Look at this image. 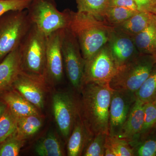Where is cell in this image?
<instances>
[{
  "instance_id": "obj_1",
  "label": "cell",
  "mask_w": 156,
  "mask_h": 156,
  "mask_svg": "<svg viewBox=\"0 0 156 156\" xmlns=\"http://www.w3.org/2000/svg\"><path fill=\"white\" fill-rule=\"evenodd\" d=\"M113 89L108 84H83L80 91V116L92 136L109 134V118Z\"/></svg>"
},
{
  "instance_id": "obj_2",
  "label": "cell",
  "mask_w": 156,
  "mask_h": 156,
  "mask_svg": "<svg viewBox=\"0 0 156 156\" xmlns=\"http://www.w3.org/2000/svg\"><path fill=\"white\" fill-rule=\"evenodd\" d=\"M69 16L68 28L77 40L83 57L87 60L108 44L113 27L89 13L69 10Z\"/></svg>"
},
{
  "instance_id": "obj_3",
  "label": "cell",
  "mask_w": 156,
  "mask_h": 156,
  "mask_svg": "<svg viewBox=\"0 0 156 156\" xmlns=\"http://www.w3.org/2000/svg\"><path fill=\"white\" fill-rule=\"evenodd\" d=\"M156 63V56L140 53L131 61L118 68L109 83L113 90L135 93L141 87Z\"/></svg>"
},
{
  "instance_id": "obj_4",
  "label": "cell",
  "mask_w": 156,
  "mask_h": 156,
  "mask_svg": "<svg viewBox=\"0 0 156 156\" xmlns=\"http://www.w3.org/2000/svg\"><path fill=\"white\" fill-rule=\"evenodd\" d=\"M47 40L33 24L19 47L23 72L45 79Z\"/></svg>"
},
{
  "instance_id": "obj_5",
  "label": "cell",
  "mask_w": 156,
  "mask_h": 156,
  "mask_svg": "<svg viewBox=\"0 0 156 156\" xmlns=\"http://www.w3.org/2000/svg\"><path fill=\"white\" fill-rule=\"evenodd\" d=\"M32 25L27 10L9 11L0 17V62L19 47Z\"/></svg>"
},
{
  "instance_id": "obj_6",
  "label": "cell",
  "mask_w": 156,
  "mask_h": 156,
  "mask_svg": "<svg viewBox=\"0 0 156 156\" xmlns=\"http://www.w3.org/2000/svg\"><path fill=\"white\" fill-rule=\"evenodd\" d=\"M27 10L32 24L47 37L56 31L68 27L69 9L58 11L54 0H32Z\"/></svg>"
},
{
  "instance_id": "obj_7",
  "label": "cell",
  "mask_w": 156,
  "mask_h": 156,
  "mask_svg": "<svg viewBox=\"0 0 156 156\" xmlns=\"http://www.w3.org/2000/svg\"><path fill=\"white\" fill-rule=\"evenodd\" d=\"M62 50L68 79L73 88L80 92L83 86L85 60L77 40L68 28L63 30Z\"/></svg>"
},
{
  "instance_id": "obj_8",
  "label": "cell",
  "mask_w": 156,
  "mask_h": 156,
  "mask_svg": "<svg viewBox=\"0 0 156 156\" xmlns=\"http://www.w3.org/2000/svg\"><path fill=\"white\" fill-rule=\"evenodd\" d=\"M52 109L60 133L66 139L69 138L80 115V101L69 92H56L52 98Z\"/></svg>"
},
{
  "instance_id": "obj_9",
  "label": "cell",
  "mask_w": 156,
  "mask_h": 156,
  "mask_svg": "<svg viewBox=\"0 0 156 156\" xmlns=\"http://www.w3.org/2000/svg\"><path fill=\"white\" fill-rule=\"evenodd\" d=\"M118 69L107 44L91 58L85 60L83 84H109Z\"/></svg>"
},
{
  "instance_id": "obj_10",
  "label": "cell",
  "mask_w": 156,
  "mask_h": 156,
  "mask_svg": "<svg viewBox=\"0 0 156 156\" xmlns=\"http://www.w3.org/2000/svg\"><path fill=\"white\" fill-rule=\"evenodd\" d=\"M136 100L135 93L113 90L109 109V136H117L120 134Z\"/></svg>"
},
{
  "instance_id": "obj_11",
  "label": "cell",
  "mask_w": 156,
  "mask_h": 156,
  "mask_svg": "<svg viewBox=\"0 0 156 156\" xmlns=\"http://www.w3.org/2000/svg\"><path fill=\"white\" fill-rule=\"evenodd\" d=\"M64 29L56 31L48 36L45 75L47 82L57 83L63 77L64 68L62 43Z\"/></svg>"
},
{
  "instance_id": "obj_12",
  "label": "cell",
  "mask_w": 156,
  "mask_h": 156,
  "mask_svg": "<svg viewBox=\"0 0 156 156\" xmlns=\"http://www.w3.org/2000/svg\"><path fill=\"white\" fill-rule=\"evenodd\" d=\"M108 44L118 68L131 61L140 53L134 37L115 30L113 27Z\"/></svg>"
},
{
  "instance_id": "obj_13",
  "label": "cell",
  "mask_w": 156,
  "mask_h": 156,
  "mask_svg": "<svg viewBox=\"0 0 156 156\" xmlns=\"http://www.w3.org/2000/svg\"><path fill=\"white\" fill-rule=\"evenodd\" d=\"M47 81L44 78L30 75L23 71L13 88L38 109L44 108V93L43 88Z\"/></svg>"
},
{
  "instance_id": "obj_14",
  "label": "cell",
  "mask_w": 156,
  "mask_h": 156,
  "mask_svg": "<svg viewBox=\"0 0 156 156\" xmlns=\"http://www.w3.org/2000/svg\"><path fill=\"white\" fill-rule=\"evenodd\" d=\"M145 103L136 99L118 137L126 139L134 148L140 142L144 119Z\"/></svg>"
},
{
  "instance_id": "obj_15",
  "label": "cell",
  "mask_w": 156,
  "mask_h": 156,
  "mask_svg": "<svg viewBox=\"0 0 156 156\" xmlns=\"http://www.w3.org/2000/svg\"><path fill=\"white\" fill-rule=\"evenodd\" d=\"M22 72V62L18 47L0 62V95L13 89L15 81Z\"/></svg>"
},
{
  "instance_id": "obj_16",
  "label": "cell",
  "mask_w": 156,
  "mask_h": 156,
  "mask_svg": "<svg viewBox=\"0 0 156 156\" xmlns=\"http://www.w3.org/2000/svg\"><path fill=\"white\" fill-rule=\"evenodd\" d=\"M10 110L17 118L29 115H41L38 109L13 89L0 95Z\"/></svg>"
},
{
  "instance_id": "obj_17",
  "label": "cell",
  "mask_w": 156,
  "mask_h": 156,
  "mask_svg": "<svg viewBox=\"0 0 156 156\" xmlns=\"http://www.w3.org/2000/svg\"><path fill=\"white\" fill-rule=\"evenodd\" d=\"M93 136L89 134L80 115L69 137L67 147L68 155L82 156L87 143Z\"/></svg>"
},
{
  "instance_id": "obj_18",
  "label": "cell",
  "mask_w": 156,
  "mask_h": 156,
  "mask_svg": "<svg viewBox=\"0 0 156 156\" xmlns=\"http://www.w3.org/2000/svg\"><path fill=\"white\" fill-rule=\"evenodd\" d=\"M154 16L151 12L139 11L125 22L112 27L115 30L134 37L149 25Z\"/></svg>"
},
{
  "instance_id": "obj_19",
  "label": "cell",
  "mask_w": 156,
  "mask_h": 156,
  "mask_svg": "<svg viewBox=\"0 0 156 156\" xmlns=\"http://www.w3.org/2000/svg\"><path fill=\"white\" fill-rule=\"evenodd\" d=\"M133 37L140 53L156 56V15L146 28Z\"/></svg>"
},
{
  "instance_id": "obj_20",
  "label": "cell",
  "mask_w": 156,
  "mask_h": 156,
  "mask_svg": "<svg viewBox=\"0 0 156 156\" xmlns=\"http://www.w3.org/2000/svg\"><path fill=\"white\" fill-rule=\"evenodd\" d=\"M35 152L40 156H62L64 155L60 141L53 132L39 141L36 145Z\"/></svg>"
},
{
  "instance_id": "obj_21",
  "label": "cell",
  "mask_w": 156,
  "mask_h": 156,
  "mask_svg": "<svg viewBox=\"0 0 156 156\" xmlns=\"http://www.w3.org/2000/svg\"><path fill=\"white\" fill-rule=\"evenodd\" d=\"M41 115H29L17 118L16 133L26 140L36 134L43 126Z\"/></svg>"
},
{
  "instance_id": "obj_22",
  "label": "cell",
  "mask_w": 156,
  "mask_h": 156,
  "mask_svg": "<svg viewBox=\"0 0 156 156\" xmlns=\"http://www.w3.org/2000/svg\"><path fill=\"white\" fill-rule=\"evenodd\" d=\"M105 156H133L134 149L126 139L107 135L105 147Z\"/></svg>"
},
{
  "instance_id": "obj_23",
  "label": "cell",
  "mask_w": 156,
  "mask_h": 156,
  "mask_svg": "<svg viewBox=\"0 0 156 156\" xmlns=\"http://www.w3.org/2000/svg\"><path fill=\"white\" fill-rule=\"evenodd\" d=\"M136 99L144 102L156 100V63L147 80L135 93Z\"/></svg>"
},
{
  "instance_id": "obj_24",
  "label": "cell",
  "mask_w": 156,
  "mask_h": 156,
  "mask_svg": "<svg viewBox=\"0 0 156 156\" xmlns=\"http://www.w3.org/2000/svg\"><path fill=\"white\" fill-rule=\"evenodd\" d=\"M138 11L122 7H108L101 19L109 25L114 27L125 22Z\"/></svg>"
},
{
  "instance_id": "obj_25",
  "label": "cell",
  "mask_w": 156,
  "mask_h": 156,
  "mask_svg": "<svg viewBox=\"0 0 156 156\" xmlns=\"http://www.w3.org/2000/svg\"><path fill=\"white\" fill-rule=\"evenodd\" d=\"M79 12L89 13L102 19L108 7L109 0H76Z\"/></svg>"
},
{
  "instance_id": "obj_26",
  "label": "cell",
  "mask_w": 156,
  "mask_h": 156,
  "mask_svg": "<svg viewBox=\"0 0 156 156\" xmlns=\"http://www.w3.org/2000/svg\"><path fill=\"white\" fill-rule=\"evenodd\" d=\"M156 124V104L155 100L147 102L144 105V119L140 142L149 136L153 131Z\"/></svg>"
},
{
  "instance_id": "obj_27",
  "label": "cell",
  "mask_w": 156,
  "mask_h": 156,
  "mask_svg": "<svg viewBox=\"0 0 156 156\" xmlns=\"http://www.w3.org/2000/svg\"><path fill=\"white\" fill-rule=\"evenodd\" d=\"M17 123V117L8 107L0 119V144L16 131Z\"/></svg>"
},
{
  "instance_id": "obj_28",
  "label": "cell",
  "mask_w": 156,
  "mask_h": 156,
  "mask_svg": "<svg viewBox=\"0 0 156 156\" xmlns=\"http://www.w3.org/2000/svg\"><path fill=\"white\" fill-rule=\"evenodd\" d=\"M25 140L15 132L0 144V156H17L23 146Z\"/></svg>"
},
{
  "instance_id": "obj_29",
  "label": "cell",
  "mask_w": 156,
  "mask_h": 156,
  "mask_svg": "<svg viewBox=\"0 0 156 156\" xmlns=\"http://www.w3.org/2000/svg\"><path fill=\"white\" fill-rule=\"evenodd\" d=\"M107 135L100 133L92 136L87 143L82 155L105 156V147Z\"/></svg>"
},
{
  "instance_id": "obj_30",
  "label": "cell",
  "mask_w": 156,
  "mask_h": 156,
  "mask_svg": "<svg viewBox=\"0 0 156 156\" xmlns=\"http://www.w3.org/2000/svg\"><path fill=\"white\" fill-rule=\"evenodd\" d=\"M133 149L135 156H156V133L151 134L147 138L138 143Z\"/></svg>"
},
{
  "instance_id": "obj_31",
  "label": "cell",
  "mask_w": 156,
  "mask_h": 156,
  "mask_svg": "<svg viewBox=\"0 0 156 156\" xmlns=\"http://www.w3.org/2000/svg\"><path fill=\"white\" fill-rule=\"evenodd\" d=\"M32 0H0V17L11 11L27 10Z\"/></svg>"
},
{
  "instance_id": "obj_32",
  "label": "cell",
  "mask_w": 156,
  "mask_h": 156,
  "mask_svg": "<svg viewBox=\"0 0 156 156\" xmlns=\"http://www.w3.org/2000/svg\"><path fill=\"white\" fill-rule=\"evenodd\" d=\"M138 10L154 14L156 9V0H134Z\"/></svg>"
},
{
  "instance_id": "obj_33",
  "label": "cell",
  "mask_w": 156,
  "mask_h": 156,
  "mask_svg": "<svg viewBox=\"0 0 156 156\" xmlns=\"http://www.w3.org/2000/svg\"><path fill=\"white\" fill-rule=\"evenodd\" d=\"M108 7H122L139 11L134 0H109Z\"/></svg>"
},
{
  "instance_id": "obj_34",
  "label": "cell",
  "mask_w": 156,
  "mask_h": 156,
  "mask_svg": "<svg viewBox=\"0 0 156 156\" xmlns=\"http://www.w3.org/2000/svg\"><path fill=\"white\" fill-rule=\"evenodd\" d=\"M8 108V105H7L5 102L0 98V119L5 113Z\"/></svg>"
},
{
  "instance_id": "obj_35",
  "label": "cell",
  "mask_w": 156,
  "mask_h": 156,
  "mask_svg": "<svg viewBox=\"0 0 156 156\" xmlns=\"http://www.w3.org/2000/svg\"><path fill=\"white\" fill-rule=\"evenodd\" d=\"M155 101H156V100ZM153 133H156V124L154 128L153 131L152 132V133H151V134H153Z\"/></svg>"
},
{
  "instance_id": "obj_36",
  "label": "cell",
  "mask_w": 156,
  "mask_h": 156,
  "mask_svg": "<svg viewBox=\"0 0 156 156\" xmlns=\"http://www.w3.org/2000/svg\"><path fill=\"white\" fill-rule=\"evenodd\" d=\"M154 14L156 15V9L155 10V11H154Z\"/></svg>"
}]
</instances>
